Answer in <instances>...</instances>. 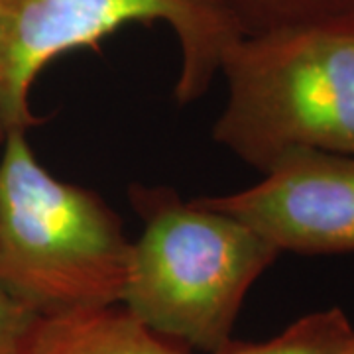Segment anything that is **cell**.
<instances>
[{
	"label": "cell",
	"instance_id": "1",
	"mask_svg": "<svg viewBox=\"0 0 354 354\" xmlns=\"http://www.w3.org/2000/svg\"><path fill=\"white\" fill-rule=\"evenodd\" d=\"M142 221L120 305L148 329L203 354L232 337L242 304L279 250L236 216L165 185L128 187Z\"/></svg>",
	"mask_w": 354,
	"mask_h": 354
},
{
	"label": "cell",
	"instance_id": "2",
	"mask_svg": "<svg viewBox=\"0 0 354 354\" xmlns=\"http://www.w3.org/2000/svg\"><path fill=\"white\" fill-rule=\"evenodd\" d=\"M130 242L99 193L53 177L26 134L0 156V290L36 315L120 304Z\"/></svg>",
	"mask_w": 354,
	"mask_h": 354
},
{
	"label": "cell",
	"instance_id": "3",
	"mask_svg": "<svg viewBox=\"0 0 354 354\" xmlns=\"http://www.w3.org/2000/svg\"><path fill=\"white\" fill-rule=\"evenodd\" d=\"M213 138L260 174L297 150L354 156V28L242 36Z\"/></svg>",
	"mask_w": 354,
	"mask_h": 354
},
{
	"label": "cell",
	"instance_id": "4",
	"mask_svg": "<svg viewBox=\"0 0 354 354\" xmlns=\"http://www.w3.org/2000/svg\"><path fill=\"white\" fill-rule=\"evenodd\" d=\"M167 24L181 50L176 101L205 95L227 50L242 38L218 0H0V146L39 124L30 91L44 67L128 24Z\"/></svg>",
	"mask_w": 354,
	"mask_h": 354
},
{
	"label": "cell",
	"instance_id": "5",
	"mask_svg": "<svg viewBox=\"0 0 354 354\" xmlns=\"http://www.w3.org/2000/svg\"><path fill=\"white\" fill-rule=\"evenodd\" d=\"M236 216L279 252H354V156L297 150L248 189L197 197Z\"/></svg>",
	"mask_w": 354,
	"mask_h": 354
},
{
	"label": "cell",
	"instance_id": "6",
	"mask_svg": "<svg viewBox=\"0 0 354 354\" xmlns=\"http://www.w3.org/2000/svg\"><path fill=\"white\" fill-rule=\"evenodd\" d=\"M26 354H193L120 304L36 319Z\"/></svg>",
	"mask_w": 354,
	"mask_h": 354
},
{
	"label": "cell",
	"instance_id": "7",
	"mask_svg": "<svg viewBox=\"0 0 354 354\" xmlns=\"http://www.w3.org/2000/svg\"><path fill=\"white\" fill-rule=\"evenodd\" d=\"M242 36L354 28V0H218Z\"/></svg>",
	"mask_w": 354,
	"mask_h": 354
},
{
	"label": "cell",
	"instance_id": "8",
	"mask_svg": "<svg viewBox=\"0 0 354 354\" xmlns=\"http://www.w3.org/2000/svg\"><path fill=\"white\" fill-rule=\"evenodd\" d=\"M344 311L330 307L297 319L278 337L264 342H225L211 354H342L353 337Z\"/></svg>",
	"mask_w": 354,
	"mask_h": 354
},
{
	"label": "cell",
	"instance_id": "9",
	"mask_svg": "<svg viewBox=\"0 0 354 354\" xmlns=\"http://www.w3.org/2000/svg\"><path fill=\"white\" fill-rule=\"evenodd\" d=\"M38 317L0 290V354H26Z\"/></svg>",
	"mask_w": 354,
	"mask_h": 354
},
{
	"label": "cell",
	"instance_id": "10",
	"mask_svg": "<svg viewBox=\"0 0 354 354\" xmlns=\"http://www.w3.org/2000/svg\"><path fill=\"white\" fill-rule=\"evenodd\" d=\"M342 354H354V333H353V337H351V341H348V344H346V348H344V353Z\"/></svg>",
	"mask_w": 354,
	"mask_h": 354
}]
</instances>
